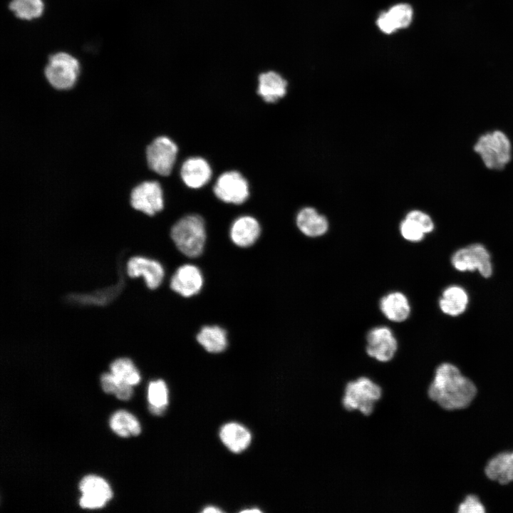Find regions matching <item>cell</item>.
<instances>
[{"instance_id":"ba28073f","label":"cell","mask_w":513,"mask_h":513,"mask_svg":"<svg viewBox=\"0 0 513 513\" xmlns=\"http://www.w3.org/2000/svg\"><path fill=\"white\" fill-rule=\"evenodd\" d=\"M79 73L78 61L67 53H57L49 58L45 68L48 83L56 89L72 88Z\"/></svg>"},{"instance_id":"4dcf8cb0","label":"cell","mask_w":513,"mask_h":513,"mask_svg":"<svg viewBox=\"0 0 513 513\" xmlns=\"http://www.w3.org/2000/svg\"><path fill=\"white\" fill-rule=\"evenodd\" d=\"M406 218L413 220L419 225L425 234L430 233L434 229V223L430 217L420 210H413L408 213Z\"/></svg>"},{"instance_id":"ac0fdd59","label":"cell","mask_w":513,"mask_h":513,"mask_svg":"<svg viewBox=\"0 0 513 513\" xmlns=\"http://www.w3.org/2000/svg\"><path fill=\"white\" fill-rule=\"evenodd\" d=\"M484 473L489 480L501 484L513 482V450L493 456L487 462Z\"/></svg>"},{"instance_id":"f546056e","label":"cell","mask_w":513,"mask_h":513,"mask_svg":"<svg viewBox=\"0 0 513 513\" xmlns=\"http://www.w3.org/2000/svg\"><path fill=\"white\" fill-rule=\"evenodd\" d=\"M458 513H484L485 508L477 495L469 494L457 507Z\"/></svg>"},{"instance_id":"6da1fadb","label":"cell","mask_w":513,"mask_h":513,"mask_svg":"<svg viewBox=\"0 0 513 513\" xmlns=\"http://www.w3.org/2000/svg\"><path fill=\"white\" fill-rule=\"evenodd\" d=\"M477 393L475 383L450 363L440 364L428 389L430 399L446 410L467 408Z\"/></svg>"},{"instance_id":"f1b7e54d","label":"cell","mask_w":513,"mask_h":513,"mask_svg":"<svg viewBox=\"0 0 513 513\" xmlns=\"http://www.w3.org/2000/svg\"><path fill=\"white\" fill-rule=\"evenodd\" d=\"M400 231L403 237L410 242H419L426 234L419 225L406 217L400 225Z\"/></svg>"},{"instance_id":"4fadbf2b","label":"cell","mask_w":513,"mask_h":513,"mask_svg":"<svg viewBox=\"0 0 513 513\" xmlns=\"http://www.w3.org/2000/svg\"><path fill=\"white\" fill-rule=\"evenodd\" d=\"M204 285L203 274L200 268L192 264L179 266L173 273L170 289L183 297L193 296L201 291Z\"/></svg>"},{"instance_id":"4316f807","label":"cell","mask_w":513,"mask_h":513,"mask_svg":"<svg viewBox=\"0 0 513 513\" xmlns=\"http://www.w3.org/2000/svg\"><path fill=\"white\" fill-rule=\"evenodd\" d=\"M9 9L17 17L31 20L41 15L43 3L42 0H12Z\"/></svg>"},{"instance_id":"e0dca14e","label":"cell","mask_w":513,"mask_h":513,"mask_svg":"<svg viewBox=\"0 0 513 513\" xmlns=\"http://www.w3.org/2000/svg\"><path fill=\"white\" fill-rule=\"evenodd\" d=\"M413 11L407 4H398L388 11L383 12L377 20L379 28L385 33H391L399 28L408 27L413 19Z\"/></svg>"},{"instance_id":"5b68a950","label":"cell","mask_w":513,"mask_h":513,"mask_svg":"<svg viewBox=\"0 0 513 513\" xmlns=\"http://www.w3.org/2000/svg\"><path fill=\"white\" fill-rule=\"evenodd\" d=\"M251 185L246 177L237 170L222 172L212 187L217 200L227 204H244L251 197Z\"/></svg>"},{"instance_id":"1f68e13d","label":"cell","mask_w":513,"mask_h":513,"mask_svg":"<svg viewBox=\"0 0 513 513\" xmlns=\"http://www.w3.org/2000/svg\"><path fill=\"white\" fill-rule=\"evenodd\" d=\"M149 409H150V411L152 414L156 415H160L162 414V413L165 410V408H159V407L153 406L151 405H149Z\"/></svg>"},{"instance_id":"3957f363","label":"cell","mask_w":513,"mask_h":513,"mask_svg":"<svg viewBox=\"0 0 513 513\" xmlns=\"http://www.w3.org/2000/svg\"><path fill=\"white\" fill-rule=\"evenodd\" d=\"M382 393V388L376 383L369 378L360 377L346 384L342 405L346 410H358L364 415H369Z\"/></svg>"},{"instance_id":"5bb4252c","label":"cell","mask_w":513,"mask_h":513,"mask_svg":"<svg viewBox=\"0 0 513 513\" xmlns=\"http://www.w3.org/2000/svg\"><path fill=\"white\" fill-rule=\"evenodd\" d=\"M79 488L82 492L79 504L84 509L100 508L113 496L108 482L95 475L84 477L79 484Z\"/></svg>"},{"instance_id":"8992f818","label":"cell","mask_w":513,"mask_h":513,"mask_svg":"<svg viewBox=\"0 0 513 513\" xmlns=\"http://www.w3.org/2000/svg\"><path fill=\"white\" fill-rule=\"evenodd\" d=\"M180 147L170 137H155L145 148V160L149 169L162 177L170 176L177 160Z\"/></svg>"},{"instance_id":"ffe728a7","label":"cell","mask_w":513,"mask_h":513,"mask_svg":"<svg viewBox=\"0 0 513 513\" xmlns=\"http://www.w3.org/2000/svg\"><path fill=\"white\" fill-rule=\"evenodd\" d=\"M469 304L467 291L459 285H450L442 292L439 299L441 311L450 316H457L463 314Z\"/></svg>"},{"instance_id":"44dd1931","label":"cell","mask_w":513,"mask_h":513,"mask_svg":"<svg viewBox=\"0 0 513 513\" xmlns=\"http://www.w3.org/2000/svg\"><path fill=\"white\" fill-rule=\"evenodd\" d=\"M296 222L301 233L309 237L322 236L328 229L327 219L310 207H304L298 212Z\"/></svg>"},{"instance_id":"30bf717a","label":"cell","mask_w":513,"mask_h":513,"mask_svg":"<svg viewBox=\"0 0 513 513\" xmlns=\"http://www.w3.org/2000/svg\"><path fill=\"white\" fill-rule=\"evenodd\" d=\"M125 272L131 279L142 277L145 285L150 290L157 289L165 275V268L159 261L142 255L130 256L125 264Z\"/></svg>"},{"instance_id":"52a82bcc","label":"cell","mask_w":513,"mask_h":513,"mask_svg":"<svg viewBox=\"0 0 513 513\" xmlns=\"http://www.w3.org/2000/svg\"><path fill=\"white\" fill-rule=\"evenodd\" d=\"M451 264L461 272L477 271L484 278H489L493 272L491 256L486 247L475 243L462 247L454 252Z\"/></svg>"},{"instance_id":"9c48e42d","label":"cell","mask_w":513,"mask_h":513,"mask_svg":"<svg viewBox=\"0 0 513 513\" xmlns=\"http://www.w3.org/2000/svg\"><path fill=\"white\" fill-rule=\"evenodd\" d=\"M130 205L146 216L154 217L165 208V197L159 181L145 180L135 186L130 193Z\"/></svg>"},{"instance_id":"484cf974","label":"cell","mask_w":513,"mask_h":513,"mask_svg":"<svg viewBox=\"0 0 513 513\" xmlns=\"http://www.w3.org/2000/svg\"><path fill=\"white\" fill-rule=\"evenodd\" d=\"M100 383L104 392L114 394L120 400H127L132 396V385L119 380L112 373L102 374Z\"/></svg>"},{"instance_id":"d4e9b609","label":"cell","mask_w":513,"mask_h":513,"mask_svg":"<svg viewBox=\"0 0 513 513\" xmlns=\"http://www.w3.org/2000/svg\"><path fill=\"white\" fill-rule=\"evenodd\" d=\"M110 373L117 378L131 385L138 384L140 375L131 359L125 357L115 359L110 364Z\"/></svg>"},{"instance_id":"8fae6325","label":"cell","mask_w":513,"mask_h":513,"mask_svg":"<svg viewBox=\"0 0 513 513\" xmlns=\"http://www.w3.org/2000/svg\"><path fill=\"white\" fill-rule=\"evenodd\" d=\"M182 182L190 190L204 188L212 179L213 170L209 162L204 157L191 155L182 161L178 167Z\"/></svg>"},{"instance_id":"7c38bea8","label":"cell","mask_w":513,"mask_h":513,"mask_svg":"<svg viewBox=\"0 0 513 513\" xmlns=\"http://www.w3.org/2000/svg\"><path fill=\"white\" fill-rule=\"evenodd\" d=\"M366 353L379 362L386 363L395 356L398 344L392 330L385 326L371 328L366 336Z\"/></svg>"},{"instance_id":"277c9868","label":"cell","mask_w":513,"mask_h":513,"mask_svg":"<svg viewBox=\"0 0 513 513\" xmlns=\"http://www.w3.org/2000/svg\"><path fill=\"white\" fill-rule=\"evenodd\" d=\"M474 150L490 170H502L511 160V142L508 137L499 130L481 135L474 145Z\"/></svg>"},{"instance_id":"836d02e7","label":"cell","mask_w":513,"mask_h":513,"mask_svg":"<svg viewBox=\"0 0 513 513\" xmlns=\"http://www.w3.org/2000/svg\"><path fill=\"white\" fill-rule=\"evenodd\" d=\"M242 512H261V511L258 509H244Z\"/></svg>"},{"instance_id":"9a60e30c","label":"cell","mask_w":513,"mask_h":513,"mask_svg":"<svg viewBox=\"0 0 513 513\" xmlns=\"http://www.w3.org/2000/svg\"><path fill=\"white\" fill-rule=\"evenodd\" d=\"M261 227L257 219L252 215L244 214L235 218L232 222L229 235L232 243L242 248L252 246L259 238Z\"/></svg>"},{"instance_id":"83f0119b","label":"cell","mask_w":513,"mask_h":513,"mask_svg":"<svg viewBox=\"0 0 513 513\" xmlns=\"http://www.w3.org/2000/svg\"><path fill=\"white\" fill-rule=\"evenodd\" d=\"M147 398L150 405L165 408L168 403V392L165 383L162 380L152 381L148 386Z\"/></svg>"},{"instance_id":"7402d4cb","label":"cell","mask_w":513,"mask_h":513,"mask_svg":"<svg viewBox=\"0 0 513 513\" xmlns=\"http://www.w3.org/2000/svg\"><path fill=\"white\" fill-rule=\"evenodd\" d=\"M219 437L227 447L235 453L244 450L249 445L252 438L250 432L237 423H229L223 425L219 432Z\"/></svg>"},{"instance_id":"603a6c76","label":"cell","mask_w":513,"mask_h":513,"mask_svg":"<svg viewBox=\"0 0 513 513\" xmlns=\"http://www.w3.org/2000/svg\"><path fill=\"white\" fill-rule=\"evenodd\" d=\"M196 338L197 342L209 353H221L228 345L226 330L217 325L204 326L197 334Z\"/></svg>"},{"instance_id":"cb8c5ba5","label":"cell","mask_w":513,"mask_h":513,"mask_svg":"<svg viewBox=\"0 0 513 513\" xmlns=\"http://www.w3.org/2000/svg\"><path fill=\"white\" fill-rule=\"evenodd\" d=\"M110 426L113 432L123 437L136 436L141 431L137 418L126 410L116 411L110 419Z\"/></svg>"},{"instance_id":"7a4b0ae2","label":"cell","mask_w":513,"mask_h":513,"mask_svg":"<svg viewBox=\"0 0 513 513\" xmlns=\"http://www.w3.org/2000/svg\"><path fill=\"white\" fill-rule=\"evenodd\" d=\"M170 237L182 254L190 258L198 257L204 251L207 239L205 221L199 214H185L172 226Z\"/></svg>"},{"instance_id":"d6a6232c","label":"cell","mask_w":513,"mask_h":513,"mask_svg":"<svg viewBox=\"0 0 513 513\" xmlns=\"http://www.w3.org/2000/svg\"><path fill=\"white\" fill-rule=\"evenodd\" d=\"M203 513H220L222 511L215 507H207L202 511Z\"/></svg>"},{"instance_id":"2e32d148","label":"cell","mask_w":513,"mask_h":513,"mask_svg":"<svg viewBox=\"0 0 513 513\" xmlns=\"http://www.w3.org/2000/svg\"><path fill=\"white\" fill-rule=\"evenodd\" d=\"M288 82L278 72L266 71L257 77L256 95L266 104H274L287 93Z\"/></svg>"},{"instance_id":"d6986e66","label":"cell","mask_w":513,"mask_h":513,"mask_svg":"<svg viewBox=\"0 0 513 513\" xmlns=\"http://www.w3.org/2000/svg\"><path fill=\"white\" fill-rule=\"evenodd\" d=\"M382 314L390 321H405L410 314V305L406 296L400 291H393L383 296L379 303Z\"/></svg>"}]
</instances>
